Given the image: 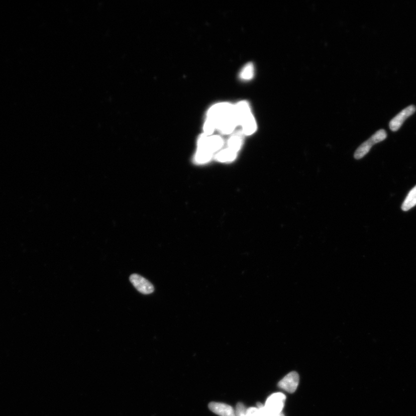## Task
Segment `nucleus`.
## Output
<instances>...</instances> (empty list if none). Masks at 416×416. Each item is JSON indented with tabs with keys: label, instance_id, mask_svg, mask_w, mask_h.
<instances>
[{
	"label": "nucleus",
	"instance_id": "39448f33",
	"mask_svg": "<svg viewBox=\"0 0 416 416\" xmlns=\"http://www.w3.org/2000/svg\"><path fill=\"white\" fill-rule=\"evenodd\" d=\"M415 112V107L410 106L402 110L400 113L392 119L390 123V128L392 132L398 131L402 126L406 119L410 117Z\"/></svg>",
	"mask_w": 416,
	"mask_h": 416
},
{
	"label": "nucleus",
	"instance_id": "f03ea898",
	"mask_svg": "<svg viewBox=\"0 0 416 416\" xmlns=\"http://www.w3.org/2000/svg\"><path fill=\"white\" fill-rule=\"evenodd\" d=\"M387 137V133L384 130H380L373 134L367 141L361 145L357 149L354 157L356 159H362L369 152L373 145L383 141Z\"/></svg>",
	"mask_w": 416,
	"mask_h": 416
},
{
	"label": "nucleus",
	"instance_id": "9d476101",
	"mask_svg": "<svg viewBox=\"0 0 416 416\" xmlns=\"http://www.w3.org/2000/svg\"><path fill=\"white\" fill-rule=\"evenodd\" d=\"M237 153L229 148L223 150L216 156V159L221 162L232 161L237 157Z\"/></svg>",
	"mask_w": 416,
	"mask_h": 416
},
{
	"label": "nucleus",
	"instance_id": "1a4fd4ad",
	"mask_svg": "<svg viewBox=\"0 0 416 416\" xmlns=\"http://www.w3.org/2000/svg\"><path fill=\"white\" fill-rule=\"evenodd\" d=\"M416 205V186L410 190L402 203V210L407 211Z\"/></svg>",
	"mask_w": 416,
	"mask_h": 416
},
{
	"label": "nucleus",
	"instance_id": "f257e3e1",
	"mask_svg": "<svg viewBox=\"0 0 416 416\" xmlns=\"http://www.w3.org/2000/svg\"><path fill=\"white\" fill-rule=\"evenodd\" d=\"M286 399L283 393L276 392L269 396L264 406L271 416H284L282 411Z\"/></svg>",
	"mask_w": 416,
	"mask_h": 416
},
{
	"label": "nucleus",
	"instance_id": "0eeeda50",
	"mask_svg": "<svg viewBox=\"0 0 416 416\" xmlns=\"http://www.w3.org/2000/svg\"><path fill=\"white\" fill-rule=\"evenodd\" d=\"M240 126L242 127V133L245 135L250 136L255 133L257 130V124L252 113L246 115L242 119Z\"/></svg>",
	"mask_w": 416,
	"mask_h": 416
},
{
	"label": "nucleus",
	"instance_id": "9b49d317",
	"mask_svg": "<svg viewBox=\"0 0 416 416\" xmlns=\"http://www.w3.org/2000/svg\"><path fill=\"white\" fill-rule=\"evenodd\" d=\"M242 144V134L241 133H238L233 135V136L230 138L228 142V148L237 153L238 150L240 149Z\"/></svg>",
	"mask_w": 416,
	"mask_h": 416
},
{
	"label": "nucleus",
	"instance_id": "423d86ee",
	"mask_svg": "<svg viewBox=\"0 0 416 416\" xmlns=\"http://www.w3.org/2000/svg\"><path fill=\"white\" fill-rule=\"evenodd\" d=\"M209 408L212 411L220 416H236L233 408L225 403L211 402Z\"/></svg>",
	"mask_w": 416,
	"mask_h": 416
},
{
	"label": "nucleus",
	"instance_id": "2eb2a0df",
	"mask_svg": "<svg viewBox=\"0 0 416 416\" xmlns=\"http://www.w3.org/2000/svg\"><path fill=\"white\" fill-rule=\"evenodd\" d=\"M247 416H259V410L257 407H251L246 410Z\"/></svg>",
	"mask_w": 416,
	"mask_h": 416
},
{
	"label": "nucleus",
	"instance_id": "ddd939ff",
	"mask_svg": "<svg viewBox=\"0 0 416 416\" xmlns=\"http://www.w3.org/2000/svg\"><path fill=\"white\" fill-rule=\"evenodd\" d=\"M216 129H217V126H216L215 123L210 119L206 118L205 124L203 126L204 134L210 136L214 133Z\"/></svg>",
	"mask_w": 416,
	"mask_h": 416
},
{
	"label": "nucleus",
	"instance_id": "4468645a",
	"mask_svg": "<svg viewBox=\"0 0 416 416\" xmlns=\"http://www.w3.org/2000/svg\"><path fill=\"white\" fill-rule=\"evenodd\" d=\"M236 416H247L246 415V409L244 404L238 403L236 407Z\"/></svg>",
	"mask_w": 416,
	"mask_h": 416
},
{
	"label": "nucleus",
	"instance_id": "20e7f679",
	"mask_svg": "<svg viewBox=\"0 0 416 416\" xmlns=\"http://www.w3.org/2000/svg\"><path fill=\"white\" fill-rule=\"evenodd\" d=\"M299 381V377L298 373L296 372H291L279 381L278 386L289 393H293L298 386Z\"/></svg>",
	"mask_w": 416,
	"mask_h": 416
},
{
	"label": "nucleus",
	"instance_id": "7ed1b4c3",
	"mask_svg": "<svg viewBox=\"0 0 416 416\" xmlns=\"http://www.w3.org/2000/svg\"><path fill=\"white\" fill-rule=\"evenodd\" d=\"M130 280L134 287L142 294L148 295L155 291L153 285L149 281L137 273L131 275Z\"/></svg>",
	"mask_w": 416,
	"mask_h": 416
},
{
	"label": "nucleus",
	"instance_id": "f8f14e48",
	"mask_svg": "<svg viewBox=\"0 0 416 416\" xmlns=\"http://www.w3.org/2000/svg\"><path fill=\"white\" fill-rule=\"evenodd\" d=\"M254 74V67L252 63H249L245 65L241 72V78L244 80H250L253 78Z\"/></svg>",
	"mask_w": 416,
	"mask_h": 416
},
{
	"label": "nucleus",
	"instance_id": "6e6552de",
	"mask_svg": "<svg viewBox=\"0 0 416 416\" xmlns=\"http://www.w3.org/2000/svg\"><path fill=\"white\" fill-rule=\"evenodd\" d=\"M206 144L208 148L214 153L222 148L223 140L221 137L218 136H207Z\"/></svg>",
	"mask_w": 416,
	"mask_h": 416
}]
</instances>
